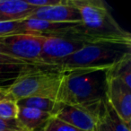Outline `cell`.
<instances>
[{
	"label": "cell",
	"instance_id": "cell-1",
	"mask_svg": "<svg viewBox=\"0 0 131 131\" xmlns=\"http://www.w3.org/2000/svg\"><path fill=\"white\" fill-rule=\"evenodd\" d=\"M108 69L85 68L63 71L58 102L83 106L102 102L106 93Z\"/></svg>",
	"mask_w": 131,
	"mask_h": 131
},
{
	"label": "cell",
	"instance_id": "cell-2",
	"mask_svg": "<svg viewBox=\"0 0 131 131\" xmlns=\"http://www.w3.org/2000/svg\"><path fill=\"white\" fill-rule=\"evenodd\" d=\"M80 12L84 31L99 42H131V35L120 27L101 0H71Z\"/></svg>",
	"mask_w": 131,
	"mask_h": 131
},
{
	"label": "cell",
	"instance_id": "cell-3",
	"mask_svg": "<svg viewBox=\"0 0 131 131\" xmlns=\"http://www.w3.org/2000/svg\"><path fill=\"white\" fill-rule=\"evenodd\" d=\"M64 72L56 67L39 68L22 74L6 91L14 101L26 97H41L58 102Z\"/></svg>",
	"mask_w": 131,
	"mask_h": 131
},
{
	"label": "cell",
	"instance_id": "cell-4",
	"mask_svg": "<svg viewBox=\"0 0 131 131\" xmlns=\"http://www.w3.org/2000/svg\"><path fill=\"white\" fill-rule=\"evenodd\" d=\"M131 42H97L84 46L58 64L61 71L89 68H110L131 54Z\"/></svg>",
	"mask_w": 131,
	"mask_h": 131
},
{
	"label": "cell",
	"instance_id": "cell-5",
	"mask_svg": "<svg viewBox=\"0 0 131 131\" xmlns=\"http://www.w3.org/2000/svg\"><path fill=\"white\" fill-rule=\"evenodd\" d=\"M97 42L99 41L86 33L71 37L46 36L40 60L44 64L58 67V64L64 58L73 55L84 46Z\"/></svg>",
	"mask_w": 131,
	"mask_h": 131
},
{
	"label": "cell",
	"instance_id": "cell-6",
	"mask_svg": "<svg viewBox=\"0 0 131 131\" xmlns=\"http://www.w3.org/2000/svg\"><path fill=\"white\" fill-rule=\"evenodd\" d=\"M45 39L46 36L38 33H19L0 38V44L15 58L26 61L41 62L40 57Z\"/></svg>",
	"mask_w": 131,
	"mask_h": 131
},
{
	"label": "cell",
	"instance_id": "cell-7",
	"mask_svg": "<svg viewBox=\"0 0 131 131\" xmlns=\"http://www.w3.org/2000/svg\"><path fill=\"white\" fill-rule=\"evenodd\" d=\"M102 103V101L83 106L62 103L59 111L54 117L83 131H93L98 122Z\"/></svg>",
	"mask_w": 131,
	"mask_h": 131
},
{
	"label": "cell",
	"instance_id": "cell-8",
	"mask_svg": "<svg viewBox=\"0 0 131 131\" xmlns=\"http://www.w3.org/2000/svg\"><path fill=\"white\" fill-rule=\"evenodd\" d=\"M47 67L54 66L47 65L41 62L26 61L17 58L9 54L0 44V88L5 91H6L22 74L39 68Z\"/></svg>",
	"mask_w": 131,
	"mask_h": 131
},
{
	"label": "cell",
	"instance_id": "cell-9",
	"mask_svg": "<svg viewBox=\"0 0 131 131\" xmlns=\"http://www.w3.org/2000/svg\"><path fill=\"white\" fill-rule=\"evenodd\" d=\"M105 97L121 119L130 127L131 89L118 78L106 73Z\"/></svg>",
	"mask_w": 131,
	"mask_h": 131
},
{
	"label": "cell",
	"instance_id": "cell-10",
	"mask_svg": "<svg viewBox=\"0 0 131 131\" xmlns=\"http://www.w3.org/2000/svg\"><path fill=\"white\" fill-rule=\"evenodd\" d=\"M24 28L26 33H38L47 37H71L85 33L83 24L55 23L31 18L24 20Z\"/></svg>",
	"mask_w": 131,
	"mask_h": 131
},
{
	"label": "cell",
	"instance_id": "cell-11",
	"mask_svg": "<svg viewBox=\"0 0 131 131\" xmlns=\"http://www.w3.org/2000/svg\"><path fill=\"white\" fill-rule=\"evenodd\" d=\"M30 18L55 23L82 24L80 12L72 4L71 0H65L63 4L58 6L37 8Z\"/></svg>",
	"mask_w": 131,
	"mask_h": 131
},
{
	"label": "cell",
	"instance_id": "cell-12",
	"mask_svg": "<svg viewBox=\"0 0 131 131\" xmlns=\"http://www.w3.org/2000/svg\"><path fill=\"white\" fill-rule=\"evenodd\" d=\"M36 9L25 0H1L0 23L26 20Z\"/></svg>",
	"mask_w": 131,
	"mask_h": 131
},
{
	"label": "cell",
	"instance_id": "cell-13",
	"mask_svg": "<svg viewBox=\"0 0 131 131\" xmlns=\"http://www.w3.org/2000/svg\"><path fill=\"white\" fill-rule=\"evenodd\" d=\"M95 128L99 131H130V127L121 119L104 97Z\"/></svg>",
	"mask_w": 131,
	"mask_h": 131
},
{
	"label": "cell",
	"instance_id": "cell-14",
	"mask_svg": "<svg viewBox=\"0 0 131 131\" xmlns=\"http://www.w3.org/2000/svg\"><path fill=\"white\" fill-rule=\"evenodd\" d=\"M52 115L32 108L19 107L17 119L27 131H43Z\"/></svg>",
	"mask_w": 131,
	"mask_h": 131
},
{
	"label": "cell",
	"instance_id": "cell-15",
	"mask_svg": "<svg viewBox=\"0 0 131 131\" xmlns=\"http://www.w3.org/2000/svg\"><path fill=\"white\" fill-rule=\"evenodd\" d=\"M16 103L18 107L32 108V109L39 110L40 111L49 113L52 116H56L62 105V103L56 102V101L47 98H41V97H26V98L16 101Z\"/></svg>",
	"mask_w": 131,
	"mask_h": 131
},
{
	"label": "cell",
	"instance_id": "cell-16",
	"mask_svg": "<svg viewBox=\"0 0 131 131\" xmlns=\"http://www.w3.org/2000/svg\"><path fill=\"white\" fill-rule=\"evenodd\" d=\"M107 73L118 78L131 89V54H128L118 61L107 70Z\"/></svg>",
	"mask_w": 131,
	"mask_h": 131
},
{
	"label": "cell",
	"instance_id": "cell-17",
	"mask_svg": "<svg viewBox=\"0 0 131 131\" xmlns=\"http://www.w3.org/2000/svg\"><path fill=\"white\" fill-rule=\"evenodd\" d=\"M19 107L15 101L5 95L0 99V118L4 119H16Z\"/></svg>",
	"mask_w": 131,
	"mask_h": 131
},
{
	"label": "cell",
	"instance_id": "cell-18",
	"mask_svg": "<svg viewBox=\"0 0 131 131\" xmlns=\"http://www.w3.org/2000/svg\"><path fill=\"white\" fill-rule=\"evenodd\" d=\"M19 33H26L24 28V20L0 23V38Z\"/></svg>",
	"mask_w": 131,
	"mask_h": 131
},
{
	"label": "cell",
	"instance_id": "cell-19",
	"mask_svg": "<svg viewBox=\"0 0 131 131\" xmlns=\"http://www.w3.org/2000/svg\"><path fill=\"white\" fill-rule=\"evenodd\" d=\"M43 131H83L77 127L70 125L68 123L58 119V118L52 116L48 123L46 124Z\"/></svg>",
	"mask_w": 131,
	"mask_h": 131
},
{
	"label": "cell",
	"instance_id": "cell-20",
	"mask_svg": "<svg viewBox=\"0 0 131 131\" xmlns=\"http://www.w3.org/2000/svg\"><path fill=\"white\" fill-rule=\"evenodd\" d=\"M0 131H27L18 119H4L0 118Z\"/></svg>",
	"mask_w": 131,
	"mask_h": 131
},
{
	"label": "cell",
	"instance_id": "cell-21",
	"mask_svg": "<svg viewBox=\"0 0 131 131\" xmlns=\"http://www.w3.org/2000/svg\"><path fill=\"white\" fill-rule=\"evenodd\" d=\"M30 6L35 8L48 7L61 5L65 2V0H25Z\"/></svg>",
	"mask_w": 131,
	"mask_h": 131
},
{
	"label": "cell",
	"instance_id": "cell-22",
	"mask_svg": "<svg viewBox=\"0 0 131 131\" xmlns=\"http://www.w3.org/2000/svg\"><path fill=\"white\" fill-rule=\"evenodd\" d=\"M5 95H6V91L0 88V99L3 98V97H4Z\"/></svg>",
	"mask_w": 131,
	"mask_h": 131
},
{
	"label": "cell",
	"instance_id": "cell-23",
	"mask_svg": "<svg viewBox=\"0 0 131 131\" xmlns=\"http://www.w3.org/2000/svg\"><path fill=\"white\" fill-rule=\"evenodd\" d=\"M93 131H99V130H97V129L96 128H94V129H93Z\"/></svg>",
	"mask_w": 131,
	"mask_h": 131
}]
</instances>
